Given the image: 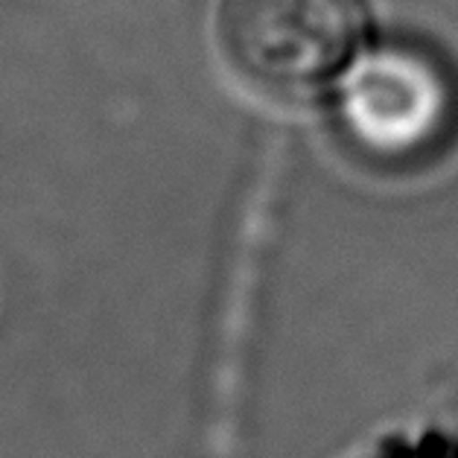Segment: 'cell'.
Here are the masks:
<instances>
[{
    "label": "cell",
    "mask_w": 458,
    "mask_h": 458,
    "mask_svg": "<svg viewBox=\"0 0 458 458\" xmlns=\"http://www.w3.org/2000/svg\"><path fill=\"white\" fill-rule=\"evenodd\" d=\"M365 24V0H219L216 41L257 94L304 99L353 59Z\"/></svg>",
    "instance_id": "6da1fadb"
},
{
    "label": "cell",
    "mask_w": 458,
    "mask_h": 458,
    "mask_svg": "<svg viewBox=\"0 0 458 458\" xmlns=\"http://www.w3.org/2000/svg\"><path fill=\"white\" fill-rule=\"evenodd\" d=\"M458 117L446 64L415 44L374 50L344 85L342 123L356 149L383 164H415L441 149Z\"/></svg>",
    "instance_id": "7a4b0ae2"
},
{
    "label": "cell",
    "mask_w": 458,
    "mask_h": 458,
    "mask_svg": "<svg viewBox=\"0 0 458 458\" xmlns=\"http://www.w3.org/2000/svg\"><path fill=\"white\" fill-rule=\"evenodd\" d=\"M377 458H379V455H377Z\"/></svg>",
    "instance_id": "3957f363"
}]
</instances>
